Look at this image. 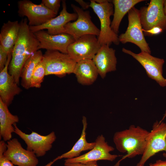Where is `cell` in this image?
I'll return each instance as SVG.
<instances>
[{
    "instance_id": "obj_1",
    "label": "cell",
    "mask_w": 166,
    "mask_h": 166,
    "mask_svg": "<svg viewBox=\"0 0 166 166\" xmlns=\"http://www.w3.org/2000/svg\"><path fill=\"white\" fill-rule=\"evenodd\" d=\"M20 29L18 40L14 46L8 70L19 85L22 69L27 60L39 50V42L30 30L26 18L19 22Z\"/></svg>"
},
{
    "instance_id": "obj_2",
    "label": "cell",
    "mask_w": 166,
    "mask_h": 166,
    "mask_svg": "<svg viewBox=\"0 0 166 166\" xmlns=\"http://www.w3.org/2000/svg\"><path fill=\"white\" fill-rule=\"evenodd\" d=\"M149 132L140 127L131 125L128 129L115 132L113 141L117 149L127 154L123 156L114 166H119L124 159L132 158L143 154Z\"/></svg>"
},
{
    "instance_id": "obj_3",
    "label": "cell",
    "mask_w": 166,
    "mask_h": 166,
    "mask_svg": "<svg viewBox=\"0 0 166 166\" xmlns=\"http://www.w3.org/2000/svg\"><path fill=\"white\" fill-rule=\"evenodd\" d=\"M90 7L92 9L100 21V32L97 38L101 45H108L110 46L112 43L118 45L120 42L119 36L111 26L110 17L114 13V6L112 1L90 0Z\"/></svg>"
},
{
    "instance_id": "obj_4",
    "label": "cell",
    "mask_w": 166,
    "mask_h": 166,
    "mask_svg": "<svg viewBox=\"0 0 166 166\" xmlns=\"http://www.w3.org/2000/svg\"><path fill=\"white\" fill-rule=\"evenodd\" d=\"M128 25L124 33L119 36L122 44L131 42L138 46L141 51L151 53V51L144 37L141 23L139 10L134 6L128 12Z\"/></svg>"
},
{
    "instance_id": "obj_5",
    "label": "cell",
    "mask_w": 166,
    "mask_h": 166,
    "mask_svg": "<svg viewBox=\"0 0 166 166\" xmlns=\"http://www.w3.org/2000/svg\"><path fill=\"white\" fill-rule=\"evenodd\" d=\"M42 61L45 69V76H63L73 73L76 62L67 54L57 50H46Z\"/></svg>"
},
{
    "instance_id": "obj_6",
    "label": "cell",
    "mask_w": 166,
    "mask_h": 166,
    "mask_svg": "<svg viewBox=\"0 0 166 166\" xmlns=\"http://www.w3.org/2000/svg\"><path fill=\"white\" fill-rule=\"evenodd\" d=\"M161 151L166 152V123L156 121L149 132L145 150L136 166H144L150 157Z\"/></svg>"
},
{
    "instance_id": "obj_7",
    "label": "cell",
    "mask_w": 166,
    "mask_h": 166,
    "mask_svg": "<svg viewBox=\"0 0 166 166\" xmlns=\"http://www.w3.org/2000/svg\"><path fill=\"white\" fill-rule=\"evenodd\" d=\"M71 6L74 13L77 14V18L74 21L65 25L64 33L71 35L75 40L86 34L98 37L100 30L92 22L89 11L85 10L73 4H71Z\"/></svg>"
},
{
    "instance_id": "obj_8",
    "label": "cell",
    "mask_w": 166,
    "mask_h": 166,
    "mask_svg": "<svg viewBox=\"0 0 166 166\" xmlns=\"http://www.w3.org/2000/svg\"><path fill=\"white\" fill-rule=\"evenodd\" d=\"M164 0H151L148 6L139 10L141 23L143 32L154 27L166 30V15L164 11Z\"/></svg>"
},
{
    "instance_id": "obj_9",
    "label": "cell",
    "mask_w": 166,
    "mask_h": 166,
    "mask_svg": "<svg viewBox=\"0 0 166 166\" xmlns=\"http://www.w3.org/2000/svg\"><path fill=\"white\" fill-rule=\"evenodd\" d=\"M122 51L136 60L144 69L149 78L156 81L161 87L166 86V79L163 75L164 63L163 59L154 57L145 52L136 53L124 48H122Z\"/></svg>"
},
{
    "instance_id": "obj_10",
    "label": "cell",
    "mask_w": 166,
    "mask_h": 166,
    "mask_svg": "<svg viewBox=\"0 0 166 166\" xmlns=\"http://www.w3.org/2000/svg\"><path fill=\"white\" fill-rule=\"evenodd\" d=\"M18 7L19 16L26 17L29 26L43 24L57 15L42 3L36 4L29 0L18 1Z\"/></svg>"
},
{
    "instance_id": "obj_11",
    "label": "cell",
    "mask_w": 166,
    "mask_h": 166,
    "mask_svg": "<svg viewBox=\"0 0 166 166\" xmlns=\"http://www.w3.org/2000/svg\"><path fill=\"white\" fill-rule=\"evenodd\" d=\"M96 36L89 34L80 37L69 46L67 54L76 62L92 60L101 47Z\"/></svg>"
},
{
    "instance_id": "obj_12",
    "label": "cell",
    "mask_w": 166,
    "mask_h": 166,
    "mask_svg": "<svg viewBox=\"0 0 166 166\" xmlns=\"http://www.w3.org/2000/svg\"><path fill=\"white\" fill-rule=\"evenodd\" d=\"M14 126V133L23 140L27 145L26 149L34 152L37 157L44 156L50 150L56 139L53 131L45 136L34 131H32L30 134H27L20 130L16 124H15Z\"/></svg>"
},
{
    "instance_id": "obj_13",
    "label": "cell",
    "mask_w": 166,
    "mask_h": 166,
    "mask_svg": "<svg viewBox=\"0 0 166 166\" xmlns=\"http://www.w3.org/2000/svg\"><path fill=\"white\" fill-rule=\"evenodd\" d=\"M95 142V146L89 152L76 158L66 159L65 162H80L85 164L90 161L101 160L112 161L121 156L110 153L114 148L105 141V138L103 135L98 136Z\"/></svg>"
},
{
    "instance_id": "obj_14",
    "label": "cell",
    "mask_w": 166,
    "mask_h": 166,
    "mask_svg": "<svg viewBox=\"0 0 166 166\" xmlns=\"http://www.w3.org/2000/svg\"><path fill=\"white\" fill-rule=\"evenodd\" d=\"M4 156L18 166H37L39 161L33 152L24 149L17 138L7 141Z\"/></svg>"
},
{
    "instance_id": "obj_15",
    "label": "cell",
    "mask_w": 166,
    "mask_h": 166,
    "mask_svg": "<svg viewBox=\"0 0 166 166\" xmlns=\"http://www.w3.org/2000/svg\"><path fill=\"white\" fill-rule=\"evenodd\" d=\"M33 33L39 42V50H57L67 54L68 47L75 41L72 36L66 33L53 35L44 30Z\"/></svg>"
},
{
    "instance_id": "obj_16",
    "label": "cell",
    "mask_w": 166,
    "mask_h": 166,
    "mask_svg": "<svg viewBox=\"0 0 166 166\" xmlns=\"http://www.w3.org/2000/svg\"><path fill=\"white\" fill-rule=\"evenodd\" d=\"M62 10L57 16L49 20L44 24L37 26H30V30L34 33L46 29L51 35H57L64 33L65 26L71 21H75L77 18L75 13H69L67 10L65 1H62Z\"/></svg>"
},
{
    "instance_id": "obj_17",
    "label": "cell",
    "mask_w": 166,
    "mask_h": 166,
    "mask_svg": "<svg viewBox=\"0 0 166 166\" xmlns=\"http://www.w3.org/2000/svg\"><path fill=\"white\" fill-rule=\"evenodd\" d=\"M12 53L9 54L5 67L0 71V99L8 107L11 104L14 97L19 94L22 91L13 77L8 72V66Z\"/></svg>"
},
{
    "instance_id": "obj_18",
    "label": "cell",
    "mask_w": 166,
    "mask_h": 166,
    "mask_svg": "<svg viewBox=\"0 0 166 166\" xmlns=\"http://www.w3.org/2000/svg\"><path fill=\"white\" fill-rule=\"evenodd\" d=\"M101 78L107 73L116 70L117 59L115 50L108 45L101 46L92 59Z\"/></svg>"
},
{
    "instance_id": "obj_19",
    "label": "cell",
    "mask_w": 166,
    "mask_h": 166,
    "mask_svg": "<svg viewBox=\"0 0 166 166\" xmlns=\"http://www.w3.org/2000/svg\"><path fill=\"white\" fill-rule=\"evenodd\" d=\"M74 73L78 82L82 85L92 84L99 75L97 69L91 59H84L76 62Z\"/></svg>"
},
{
    "instance_id": "obj_20",
    "label": "cell",
    "mask_w": 166,
    "mask_h": 166,
    "mask_svg": "<svg viewBox=\"0 0 166 166\" xmlns=\"http://www.w3.org/2000/svg\"><path fill=\"white\" fill-rule=\"evenodd\" d=\"M20 29L18 21L4 23L0 32V46L8 54L12 52L18 40Z\"/></svg>"
},
{
    "instance_id": "obj_21",
    "label": "cell",
    "mask_w": 166,
    "mask_h": 166,
    "mask_svg": "<svg viewBox=\"0 0 166 166\" xmlns=\"http://www.w3.org/2000/svg\"><path fill=\"white\" fill-rule=\"evenodd\" d=\"M8 107L0 99V137L5 141L11 139L15 132L14 125L19 121L18 117L11 113Z\"/></svg>"
},
{
    "instance_id": "obj_22",
    "label": "cell",
    "mask_w": 166,
    "mask_h": 166,
    "mask_svg": "<svg viewBox=\"0 0 166 166\" xmlns=\"http://www.w3.org/2000/svg\"><path fill=\"white\" fill-rule=\"evenodd\" d=\"M144 0H113L112 2L114 6L113 20L111 28L116 34L119 33V27L121 20L129 10L137 3Z\"/></svg>"
},
{
    "instance_id": "obj_23",
    "label": "cell",
    "mask_w": 166,
    "mask_h": 166,
    "mask_svg": "<svg viewBox=\"0 0 166 166\" xmlns=\"http://www.w3.org/2000/svg\"><path fill=\"white\" fill-rule=\"evenodd\" d=\"M82 123L83 128L80 138L70 150L54 159L56 161L62 158L71 159L80 156V154L82 151L90 150L94 147L96 144L95 142L89 143L86 140V130L87 123L86 118L85 116L83 117Z\"/></svg>"
},
{
    "instance_id": "obj_24",
    "label": "cell",
    "mask_w": 166,
    "mask_h": 166,
    "mask_svg": "<svg viewBox=\"0 0 166 166\" xmlns=\"http://www.w3.org/2000/svg\"><path fill=\"white\" fill-rule=\"evenodd\" d=\"M43 54L40 50L37 51L27 60L21 71L20 78H21L22 86L26 89L30 88V80L35 69L38 64L42 59Z\"/></svg>"
},
{
    "instance_id": "obj_25",
    "label": "cell",
    "mask_w": 166,
    "mask_h": 166,
    "mask_svg": "<svg viewBox=\"0 0 166 166\" xmlns=\"http://www.w3.org/2000/svg\"><path fill=\"white\" fill-rule=\"evenodd\" d=\"M45 69L42 60L36 65L30 80V88H40L45 76Z\"/></svg>"
},
{
    "instance_id": "obj_26",
    "label": "cell",
    "mask_w": 166,
    "mask_h": 166,
    "mask_svg": "<svg viewBox=\"0 0 166 166\" xmlns=\"http://www.w3.org/2000/svg\"><path fill=\"white\" fill-rule=\"evenodd\" d=\"M6 144L3 140L0 141V166H14L13 163L3 155L7 149Z\"/></svg>"
},
{
    "instance_id": "obj_27",
    "label": "cell",
    "mask_w": 166,
    "mask_h": 166,
    "mask_svg": "<svg viewBox=\"0 0 166 166\" xmlns=\"http://www.w3.org/2000/svg\"><path fill=\"white\" fill-rule=\"evenodd\" d=\"M61 2L60 0H42L41 3L47 8L57 15L60 7Z\"/></svg>"
},
{
    "instance_id": "obj_28",
    "label": "cell",
    "mask_w": 166,
    "mask_h": 166,
    "mask_svg": "<svg viewBox=\"0 0 166 166\" xmlns=\"http://www.w3.org/2000/svg\"><path fill=\"white\" fill-rule=\"evenodd\" d=\"M8 55L0 46V71H2L5 67Z\"/></svg>"
},
{
    "instance_id": "obj_29",
    "label": "cell",
    "mask_w": 166,
    "mask_h": 166,
    "mask_svg": "<svg viewBox=\"0 0 166 166\" xmlns=\"http://www.w3.org/2000/svg\"><path fill=\"white\" fill-rule=\"evenodd\" d=\"M164 31L162 29L159 27H154L152 29L144 32V35L147 36H152L158 34Z\"/></svg>"
},
{
    "instance_id": "obj_30",
    "label": "cell",
    "mask_w": 166,
    "mask_h": 166,
    "mask_svg": "<svg viewBox=\"0 0 166 166\" xmlns=\"http://www.w3.org/2000/svg\"><path fill=\"white\" fill-rule=\"evenodd\" d=\"M75 1L78 3L81 7V8L84 10L90 7V3L86 2L82 0H76Z\"/></svg>"
},
{
    "instance_id": "obj_31",
    "label": "cell",
    "mask_w": 166,
    "mask_h": 166,
    "mask_svg": "<svg viewBox=\"0 0 166 166\" xmlns=\"http://www.w3.org/2000/svg\"><path fill=\"white\" fill-rule=\"evenodd\" d=\"M166 166V160H158L155 163L150 164L148 166Z\"/></svg>"
},
{
    "instance_id": "obj_32",
    "label": "cell",
    "mask_w": 166,
    "mask_h": 166,
    "mask_svg": "<svg viewBox=\"0 0 166 166\" xmlns=\"http://www.w3.org/2000/svg\"><path fill=\"white\" fill-rule=\"evenodd\" d=\"M64 166H86L85 164L80 162H65Z\"/></svg>"
},
{
    "instance_id": "obj_33",
    "label": "cell",
    "mask_w": 166,
    "mask_h": 166,
    "mask_svg": "<svg viewBox=\"0 0 166 166\" xmlns=\"http://www.w3.org/2000/svg\"><path fill=\"white\" fill-rule=\"evenodd\" d=\"M86 166H98L97 161H91L85 163Z\"/></svg>"
},
{
    "instance_id": "obj_34",
    "label": "cell",
    "mask_w": 166,
    "mask_h": 166,
    "mask_svg": "<svg viewBox=\"0 0 166 166\" xmlns=\"http://www.w3.org/2000/svg\"><path fill=\"white\" fill-rule=\"evenodd\" d=\"M164 14L166 15V0H164Z\"/></svg>"
},
{
    "instance_id": "obj_35",
    "label": "cell",
    "mask_w": 166,
    "mask_h": 166,
    "mask_svg": "<svg viewBox=\"0 0 166 166\" xmlns=\"http://www.w3.org/2000/svg\"><path fill=\"white\" fill-rule=\"evenodd\" d=\"M56 161L54 159L52 161H51L44 166H51Z\"/></svg>"
},
{
    "instance_id": "obj_36",
    "label": "cell",
    "mask_w": 166,
    "mask_h": 166,
    "mask_svg": "<svg viewBox=\"0 0 166 166\" xmlns=\"http://www.w3.org/2000/svg\"><path fill=\"white\" fill-rule=\"evenodd\" d=\"M166 117V110L165 112V113L164 114V116L162 118V119L161 120V121H162L163 120H164V118Z\"/></svg>"
},
{
    "instance_id": "obj_37",
    "label": "cell",
    "mask_w": 166,
    "mask_h": 166,
    "mask_svg": "<svg viewBox=\"0 0 166 166\" xmlns=\"http://www.w3.org/2000/svg\"><path fill=\"white\" fill-rule=\"evenodd\" d=\"M163 156L166 159V152H164L163 153Z\"/></svg>"
}]
</instances>
